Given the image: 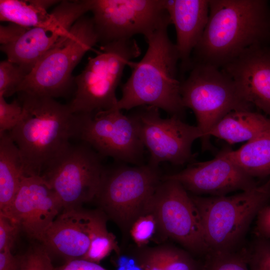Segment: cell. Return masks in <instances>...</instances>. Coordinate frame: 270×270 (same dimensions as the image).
<instances>
[{
    "mask_svg": "<svg viewBox=\"0 0 270 270\" xmlns=\"http://www.w3.org/2000/svg\"><path fill=\"white\" fill-rule=\"evenodd\" d=\"M208 20L194 50L193 64L221 68L249 49L270 42L265 0H210Z\"/></svg>",
    "mask_w": 270,
    "mask_h": 270,
    "instance_id": "obj_1",
    "label": "cell"
},
{
    "mask_svg": "<svg viewBox=\"0 0 270 270\" xmlns=\"http://www.w3.org/2000/svg\"><path fill=\"white\" fill-rule=\"evenodd\" d=\"M18 94L22 116L8 132L20 152L24 176H41L74 138L76 114L54 98Z\"/></svg>",
    "mask_w": 270,
    "mask_h": 270,
    "instance_id": "obj_2",
    "label": "cell"
},
{
    "mask_svg": "<svg viewBox=\"0 0 270 270\" xmlns=\"http://www.w3.org/2000/svg\"><path fill=\"white\" fill-rule=\"evenodd\" d=\"M168 28H161L146 39L148 46L143 58L129 64L132 73L122 87V96L115 108L122 110L152 106L172 116H183L186 108L177 76L180 58Z\"/></svg>",
    "mask_w": 270,
    "mask_h": 270,
    "instance_id": "obj_3",
    "label": "cell"
},
{
    "mask_svg": "<svg viewBox=\"0 0 270 270\" xmlns=\"http://www.w3.org/2000/svg\"><path fill=\"white\" fill-rule=\"evenodd\" d=\"M190 196L209 251L234 250L240 248L259 212L270 203V177L262 184L230 196Z\"/></svg>",
    "mask_w": 270,
    "mask_h": 270,
    "instance_id": "obj_4",
    "label": "cell"
},
{
    "mask_svg": "<svg viewBox=\"0 0 270 270\" xmlns=\"http://www.w3.org/2000/svg\"><path fill=\"white\" fill-rule=\"evenodd\" d=\"M187 78L181 82L180 95L184 107L191 109L202 134V148H211L210 132L228 113L252 110L234 80L221 68L193 64Z\"/></svg>",
    "mask_w": 270,
    "mask_h": 270,
    "instance_id": "obj_5",
    "label": "cell"
},
{
    "mask_svg": "<svg viewBox=\"0 0 270 270\" xmlns=\"http://www.w3.org/2000/svg\"><path fill=\"white\" fill-rule=\"evenodd\" d=\"M162 180L158 168L148 164L104 166L94 199L108 218L124 232L148 213L152 196Z\"/></svg>",
    "mask_w": 270,
    "mask_h": 270,
    "instance_id": "obj_6",
    "label": "cell"
},
{
    "mask_svg": "<svg viewBox=\"0 0 270 270\" xmlns=\"http://www.w3.org/2000/svg\"><path fill=\"white\" fill-rule=\"evenodd\" d=\"M90 58L82 72L74 78L76 90L68 104L74 114H90L114 108L116 90L126 66L140 56L141 50L133 38L102 45Z\"/></svg>",
    "mask_w": 270,
    "mask_h": 270,
    "instance_id": "obj_7",
    "label": "cell"
},
{
    "mask_svg": "<svg viewBox=\"0 0 270 270\" xmlns=\"http://www.w3.org/2000/svg\"><path fill=\"white\" fill-rule=\"evenodd\" d=\"M97 42L98 36L92 18L82 16L67 36L36 64L17 93L54 98L66 96L74 83L73 70Z\"/></svg>",
    "mask_w": 270,
    "mask_h": 270,
    "instance_id": "obj_8",
    "label": "cell"
},
{
    "mask_svg": "<svg viewBox=\"0 0 270 270\" xmlns=\"http://www.w3.org/2000/svg\"><path fill=\"white\" fill-rule=\"evenodd\" d=\"M90 0H62L53 12L56 20L45 26L25 28L10 23L0 27V50L7 60L28 74L36 64L69 34L72 26L90 11Z\"/></svg>",
    "mask_w": 270,
    "mask_h": 270,
    "instance_id": "obj_9",
    "label": "cell"
},
{
    "mask_svg": "<svg viewBox=\"0 0 270 270\" xmlns=\"http://www.w3.org/2000/svg\"><path fill=\"white\" fill-rule=\"evenodd\" d=\"M102 158L81 142L70 144L44 168L41 176L56 193L63 210L80 208L94 200L104 168Z\"/></svg>",
    "mask_w": 270,
    "mask_h": 270,
    "instance_id": "obj_10",
    "label": "cell"
},
{
    "mask_svg": "<svg viewBox=\"0 0 270 270\" xmlns=\"http://www.w3.org/2000/svg\"><path fill=\"white\" fill-rule=\"evenodd\" d=\"M90 11L102 46L136 34L146 40L172 24L164 0H91Z\"/></svg>",
    "mask_w": 270,
    "mask_h": 270,
    "instance_id": "obj_11",
    "label": "cell"
},
{
    "mask_svg": "<svg viewBox=\"0 0 270 270\" xmlns=\"http://www.w3.org/2000/svg\"><path fill=\"white\" fill-rule=\"evenodd\" d=\"M74 138L89 145L102 157L121 162L142 164L144 146L131 114L113 108L90 114H76Z\"/></svg>",
    "mask_w": 270,
    "mask_h": 270,
    "instance_id": "obj_12",
    "label": "cell"
},
{
    "mask_svg": "<svg viewBox=\"0 0 270 270\" xmlns=\"http://www.w3.org/2000/svg\"><path fill=\"white\" fill-rule=\"evenodd\" d=\"M148 213L154 216L158 228L165 236L188 250L205 255L209 251L198 211L179 182L162 178L152 198Z\"/></svg>",
    "mask_w": 270,
    "mask_h": 270,
    "instance_id": "obj_13",
    "label": "cell"
},
{
    "mask_svg": "<svg viewBox=\"0 0 270 270\" xmlns=\"http://www.w3.org/2000/svg\"><path fill=\"white\" fill-rule=\"evenodd\" d=\"M131 114L142 144L150 153L149 164L158 168L160 163L168 162L182 165L192 160V144L202 138L197 126L176 116L162 118L159 108L152 106L139 107Z\"/></svg>",
    "mask_w": 270,
    "mask_h": 270,
    "instance_id": "obj_14",
    "label": "cell"
},
{
    "mask_svg": "<svg viewBox=\"0 0 270 270\" xmlns=\"http://www.w3.org/2000/svg\"><path fill=\"white\" fill-rule=\"evenodd\" d=\"M179 182L186 190L196 194L226 196L236 190H250L258 184L228 157V149L210 160L194 162L178 172L162 177Z\"/></svg>",
    "mask_w": 270,
    "mask_h": 270,
    "instance_id": "obj_15",
    "label": "cell"
},
{
    "mask_svg": "<svg viewBox=\"0 0 270 270\" xmlns=\"http://www.w3.org/2000/svg\"><path fill=\"white\" fill-rule=\"evenodd\" d=\"M62 210L58 197L42 176H24L12 203L11 218L28 236L40 242Z\"/></svg>",
    "mask_w": 270,
    "mask_h": 270,
    "instance_id": "obj_16",
    "label": "cell"
},
{
    "mask_svg": "<svg viewBox=\"0 0 270 270\" xmlns=\"http://www.w3.org/2000/svg\"><path fill=\"white\" fill-rule=\"evenodd\" d=\"M221 69L234 80L245 100L270 119V46L251 48Z\"/></svg>",
    "mask_w": 270,
    "mask_h": 270,
    "instance_id": "obj_17",
    "label": "cell"
},
{
    "mask_svg": "<svg viewBox=\"0 0 270 270\" xmlns=\"http://www.w3.org/2000/svg\"><path fill=\"white\" fill-rule=\"evenodd\" d=\"M164 6L174 26L180 67L190 68L191 54L200 41L209 16L208 0H164Z\"/></svg>",
    "mask_w": 270,
    "mask_h": 270,
    "instance_id": "obj_18",
    "label": "cell"
},
{
    "mask_svg": "<svg viewBox=\"0 0 270 270\" xmlns=\"http://www.w3.org/2000/svg\"><path fill=\"white\" fill-rule=\"evenodd\" d=\"M87 210H63L46 232L40 242L46 250L66 258H82L88 250Z\"/></svg>",
    "mask_w": 270,
    "mask_h": 270,
    "instance_id": "obj_19",
    "label": "cell"
},
{
    "mask_svg": "<svg viewBox=\"0 0 270 270\" xmlns=\"http://www.w3.org/2000/svg\"><path fill=\"white\" fill-rule=\"evenodd\" d=\"M24 176L18 148L8 132L0 134V213L10 218L12 203Z\"/></svg>",
    "mask_w": 270,
    "mask_h": 270,
    "instance_id": "obj_20",
    "label": "cell"
},
{
    "mask_svg": "<svg viewBox=\"0 0 270 270\" xmlns=\"http://www.w3.org/2000/svg\"><path fill=\"white\" fill-rule=\"evenodd\" d=\"M270 130L268 118L252 110H239L226 115L209 135L232 144L249 142Z\"/></svg>",
    "mask_w": 270,
    "mask_h": 270,
    "instance_id": "obj_21",
    "label": "cell"
},
{
    "mask_svg": "<svg viewBox=\"0 0 270 270\" xmlns=\"http://www.w3.org/2000/svg\"><path fill=\"white\" fill-rule=\"evenodd\" d=\"M60 1L55 0H0V20L25 28L48 26L56 15L48 9Z\"/></svg>",
    "mask_w": 270,
    "mask_h": 270,
    "instance_id": "obj_22",
    "label": "cell"
},
{
    "mask_svg": "<svg viewBox=\"0 0 270 270\" xmlns=\"http://www.w3.org/2000/svg\"><path fill=\"white\" fill-rule=\"evenodd\" d=\"M230 158L250 176L270 177V130L236 150L228 149Z\"/></svg>",
    "mask_w": 270,
    "mask_h": 270,
    "instance_id": "obj_23",
    "label": "cell"
},
{
    "mask_svg": "<svg viewBox=\"0 0 270 270\" xmlns=\"http://www.w3.org/2000/svg\"><path fill=\"white\" fill-rule=\"evenodd\" d=\"M107 219L106 215L100 209L87 210V228L90 246L82 259L98 264L112 251L119 252L115 236L108 230Z\"/></svg>",
    "mask_w": 270,
    "mask_h": 270,
    "instance_id": "obj_24",
    "label": "cell"
},
{
    "mask_svg": "<svg viewBox=\"0 0 270 270\" xmlns=\"http://www.w3.org/2000/svg\"><path fill=\"white\" fill-rule=\"evenodd\" d=\"M201 270H250L247 249L226 252L210 250Z\"/></svg>",
    "mask_w": 270,
    "mask_h": 270,
    "instance_id": "obj_25",
    "label": "cell"
},
{
    "mask_svg": "<svg viewBox=\"0 0 270 270\" xmlns=\"http://www.w3.org/2000/svg\"><path fill=\"white\" fill-rule=\"evenodd\" d=\"M164 270H201L197 262L187 252L171 246L154 248Z\"/></svg>",
    "mask_w": 270,
    "mask_h": 270,
    "instance_id": "obj_26",
    "label": "cell"
},
{
    "mask_svg": "<svg viewBox=\"0 0 270 270\" xmlns=\"http://www.w3.org/2000/svg\"><path fill=\"white\" fill-rule=\"evenodd\" d=\"M28 74L8 60L0 62V96L8 97L17 92Z\"/></svg>",
    "mask_w": 270,
    "mask_h": 270,
    "instance_id": "obj_27",
    "label": "cell"
},
{
    "mask_svg": "<svg viewBox=\"0 0 270 270\" xmlns=\"http://www.w3.org/2000/svg\"><path fill=\"white\" fill-rule=\"evenodd\" d=\"M247 256L250 270H270V240L255 236Z\"/></svg>",
    "mask_w": 270,
    "mask_h": 270,
    "instance_id": "obj_28",
    "label": "cell"
},
{
    "mask_svg": "<svg viewBox=\"0 0 270 270\" xmlns=\"http://www.w3.org/2000/svg\"><path fill=\"white\" fill-rule=\"evenodd\" d=\"M20 258V270H55L50 254L42 245L30 247Z\"/></svg>",
    "mask_w": 270,
    "mask_h": 270,
    "instance_id": "obj_29",
    "label": "cell"
},
{
    "mask_svg": "<svg viewBox=\"0 0 270 270\" xmlns=\"http://www.w3.org/2000/svg\"><path fill=\"white\" fill-rule=\"evenodd\" d=\"M158 228L155 217L152 213L140 216L132 224L130 230L132 238L136 244L142 247L147 244Z\"/></svg>",
    "mask_w": 270,
    "mask_h": 270,
    "instance_id": "obj_30",
    "label": "cell"
},
{
    "mask_svg": "<svg viewBox=\"0 0 270 270\" xmlns=\"http://www.w3.org/2000/svg\"><path fill=\"white\" fill-rule=\"evenodd\" d=\"M22 113V107L18 99L8 103L4 97L0 96V134L12 130L20 120Z\"/></svg>",
    "mask_w": 270,
    "mask_h": 270,
    "instance_id": "obj_31",
    "label": "cell"
},
{
    "mask_svg": "<svg viewBox=\"0 0 270 270\" xmlns=\"http://www.w3.org/2000/svg\"><path fill=\"white\" fill-rule=\"evenodd\" d=\"M20 230L17 223L0 213V251L12 250Z\"/></svg>",
    "mask_w": 270,
    "mask_h": 270,
    "instance_id": "obj_32",
    "label": "cell"
},
{
    "mask_svg": "<svg viewBox=\"0 0 270 270\" xmlns=\"http://www.w3.org/2000/svg\"><path fill=\"white\" fill-rule=\"evenodd\" d=\"M256 220L255 236L270 240V204L261 209Z\"/></svg>",
    "mask_w": 270,
    "mask_h": 270,
    "instance_id": "obj_33",
    "label": "cell"
},
{
    "mask_svg": "<svg viewBox=\"0 0 270 270\" xmlns=\"http://www.w3.org/2000/svg\"><path fill=\"white\" fill-rule=\"evenodd\" d=\"M138 264L142 270H164L154 248L143 251L138 257Z\"/></svg>",
    "mask_w": 270,
    "mask_h": 270,
    "instance_id": "obj_34",
    "label": "cell"
},
{
    "mask_svg": "<svg viewBox=\"0 0 270 270\" xmlns=\"http://www.w3.org/2000/svg\"><path fill=\"white\" fill-rule=\"evenodd\" d=\"M55 270H108L98 264L78 258L67 260L62 266Z\"/></svg>",
    "mask_w": 270,
    "mask_h": 270,
    "instance_id": "obj_35",
    "label": "cell"
},
{
    "mask_svg": "<svg viewBox=\"0 0 270 270\" xmlns=\"http://www.w3.org/2000/svg\"><path fill=\"white\" fill-rule=\"evenodd\" d=\"M20 270V256H14L11 250L0 251V270Z\"/></svg>",
    "mask_w": 270,
    "mask_h": 270,
    "instance_id": "obj_36",
    "label": "cell"
}]
</instances>
